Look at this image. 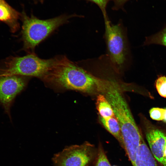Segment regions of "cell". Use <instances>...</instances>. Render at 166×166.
Returning <instances> with one entry per match:
<instances>
[{
	"mask_svg": "<svg viewBox=\"0 0 166 166\" xmlns=\"http://www.w3.org/2000/svg\"><path fill=\"white\" fill-rule=\"evenodd\" d=\"M55 57L44 59L34 53L23 57H11L5 61L0 74L24 77H35L42 79L51 68Z\"/></svg>",
	"mask_w": 166,
	"mask_h": 166,
	"instance_id": "4",
	"label": "cell"
},
{
	"mask_svg": "<svg viewBox=\"0 0 166 166\" xmlns=\"http://www.w3.org/2000/svg\"><path fill=\"white\" fill-rule=\"evenodd\" d=\"M32 1L34 4H36L38 3L42 4L45 0H30Z\"/></svg>",
	"mask_w": 166,
	"mask_h": 166,
	"instance_id": "19",
	"label": "cell"
},
{
	"mask_svg": "<svg viewBox=\"0 0 166 166\" xmlns=\"http://www.w3.org/2000/svg\"><path fill=\"white\" fill-rule=\"evenodd\" d=\"M114 2V6L113 9L118 10L120 9H123L124 4L129 0H113Z\"/></svg>",
	"mask_w": 166,
	"mask_h": 166,
	"instance_id": "18",
	"label": "cell"
},
{
	"mask_svg": "<svg viewBox=\"0 0 166 166\" xmlns=\"http://www.w3.org/2000/svg\"><path fill=\"white\" fill-rule=\"evenodd\" d=\"M100 120L105 128L119 142L124 148V144L121 129L115 116L105 119L100 117Z\"/></svg>",
	"mask_w": 166,
	"mask_h": 166,
	"instance_id": "11",
	"label": "cell"
},
{
	"mask_svg": "<svg viewBox=\"0 0 166 166\" xmlns=\"http://www.w3.org/2000/svg\"><path fill=\"white\" fill-rule=\"evenodd\" d=\"M155 86L160 95L166 98V77L165 76L158 77L155 81Z\"/></svg>",
	"mask_w": 166,
	"mask_h": 166,
	"instance_id": "15",
	"label": "cell"
},
{
	"mask_svg": "<svg viewBox=\"0 0 166 166\" xmlns=\"http://www.w3.org/2000/svg\"><path fill=\"white\" fill-rule=\"evenodd\" d=\"M105 92V97L112 106L120 126L124 148L133 164L143 138L121 93L111 85H109Z\"/></svg>",
	"mask_w": 166,
	"mask_h": 166,
	"instance_id": "2",
	"label": "cell"
},
{
	"mask_svg": "<svg viewBox=\"0 0 166 166\" xmlns=\"http://www.w3.org/2000/svg\"><path fill=\"white\" fill-rule=\"evenodd\" d=\"M105 37L110 61L117 71L123 67L126 61V40L122 26L120 23L111 24L108 17L104 18Z\"/></svg>",
	"mask_w": 166,
	"mask_h": 166,
	"instance_id": "5",
	"label": "cell"
},
{
	"mask_svg": "<svg viewBox=\"0 0 166 166\" xmlns=\"http://www.w3.org/2000/svg\"><path fill=\"white\" fill-rule=\"evenodd\" d=\"M26 83V77L0 74V103L10 117L13 101Z\"/></svg>",
	"mask_w": 166,
	"mask_h": 166,
	"instance_id": "7",
	"label": "cell"
},
{
	"mask_svg": "<svg viewBox=\"0 0 166 166\" xmlns=\"http://www.w3.org/2000/svg\"><path fill=\"white\" fill-rule=\"evenodd\" d=\"M150 151L153 156L166 166V135L158 129H152L146 134Z\"/></svg>",
	"mask_w": 166,
	"mask_h": 166,
	"instance_id": "8",
	"label": "cell"
},
{
	"mask_svg": "<svg viewBox=\"0 0 166 166\" xmlns=\"http://www.w3.org/2000/svg\"><path fill=\"white\" fill-rule=\"evenodd\" d=\"M96 4L101 10L104 17H107L106 8L107 4L111 0H85Z\"/></svg>",
	"mask_w": 166,
	"mask_h": 166,
	"instance_id": "17",
	"label": "cell"
},
{
	"mask_svg": "<svg viewBox=\"0 0 166 166\" xmlns=\"http://www.w3.org/2000/svg\"><path fill=\"white\" fill-rule=\"evenodd\" d=\"M152 44L159 45L166 47V26L156 33L146 37L144 45Z\"/></svg>",
	"mask_w": 166,
	"mask_h": 166,
	"instance_id": "13",
	"label": "cell"
},
{
	"mask_svg": "<svg viewBox=\"0 0 166 166\" xmlns=\"http://www.w3.org/2000/svg\"><path fill=\"white\" fill-rule=\"evenodd\" d=\"M55 58L51 68L42 79L45 81L84 93L106 91L109 81L94 76L65 56Z\"/></svg>",
	"mask_w": 166,
	"mask_h": 166,
	"instance_id": "1",
	"label": "cell"
},
{
	"mask_svg": "<svg viewBox=\"0 0 166 166\" xmlns=\"http://www.w3.org/2000/svg\"><path fill=\"white\" fill-rule=\"evenodd\" d=\"M132 166H157L154 158L143 139L136 152Z\"/></svg>",
	"mask_w": 166,
	"mask_h": 166,
	"instance_id": "10",
	"label": "cell"
},
{
	"mask_svg": "<svg viewBox=\"0 0 166 166\" xmlns=\"http://www.w3.org/2000/svg\"><path fill=\"white\" fill-rule=\"evenodd\" d=\"M76 14H63L46 20L40 19L33 14L28 16L23 10L21 13L22 22V35L23 49L29 53H34L35 47L59 26L67 23Z\"/></svg>",
	"mask_w": 166,
	"mask_h": 166,
	"instance_id": "3",
	"label": "cell"
},
{
	"mask_svg": "<svg viewBox=\"0 0 166 166\" xmlns=\"http://www.w3.org/2000/svg\"><path fill=\"white\" fill-rule=\"evenodd\" d=\"M149 113L152 119L166 122V108H153L149 110Z\"/></svg>",
	"mask_w": 166,
	"mask_h": 166,
	"instance_id": "14",
	"label": "cell"
},
{
	"mask_svg": "<svg viewBox=\"0 0 166 166\" xmlns=\"http://www.w3.org/2000/svg\"><path fill=\"white\" fill-rule=\"evenodd\" d=\"M21 13L11 6L5 0H0V21L7 24L13 32L19 27L18 22Z\"/></svg>",
	"mask_w": 166,
	"mask_h": 166,
	"instance_id": "9",
	"label": "cell"
},
{
	"mask_svg": "<svg viewBox=\"0 0 166 166\" xmlns=\"http://www.w3.org/2000/svg\"><path fill=\"white\" fill-rule=\"evenodd\" d=\"M96 105L100 117L106 119L115 116L112 106L104 95L97 96Z\"/></svg>",
	"mask_w": 166,
	"mask_h": 166,
	"instance_id": "12",
	"label": "cell"
},
{
	"mask_svg": "<svg viewBox=\"0 0 166 166\" xmlns=\"http://www.w3.org/2000/svg\"><path fill=\"white\" fill-rule=\"evenodd\" d=\"M95 166H111L105 152L102 147L98 149L97 161Z\"/></svg>",
	"mask_w": 166,
	"mask_h": 166,
	"instance_id": "16",
	"label": "cell"
},
{
	"mask_svg": "<svg viewBox=\"0 0 166 166\" xmlns=\"http://www.w3.org/2000/svg\"><path fill=\"white\" fill-rule=\"evenodd\" d=\"M94 152V147L87 142L66 146L54 155L53 166H87Z\"/></svg>",
	"mask_w": 166,
	"mask_h": 166,
	"instance_id": "6",
	"label": "cell"
}]
</instances>
